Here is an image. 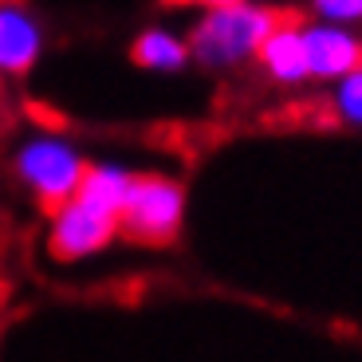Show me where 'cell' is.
Segmentation results:
<instances>
[{"instance_id":"6da1fadb","label":"cell","mask_w":362,"mask_h":362,"mask_svg":"<svg viewBox=\"0 0 362 362\" xmlns=\"http://www.w3.org/2000/svg\"><path fill=\"white\" fill-rule=\"evenodd\" d=\"M284 20V12L268 0H233V4H209L197 8L189 32V59L193 67L213 75H233L256 64L264 36Z\"/></svg>"},{"instance_id":"7a4b0ae2","label":"cell","mask_w":362,"mask_h":362,"mask_svg":"<svg viewBox=\"0 0 362 362\" xmlns=\"http://www.w3.org/2000/svg\"><path fill=\"white\" fill-rule=\"evenodd\" d=\"M8 165L16 185L40 209H55L59 201L79 193L90 158L83 154V146L75 138L59 134V130H28L12 146Z\"/></svg>"},{"instance_id":"3957f363","label":"cell","mask_w":362,"mask_h":362,"mask_svg":"<svg viewBox=\"0 0 362 362\" xmlns=\"http://www.w3.org/2000/svg\"><path fill=\"white\" fill-rule=\"evenodd\" d=\"M47 256L59 264H83L103 256L118 236H122V217L118 209L95 201L90 193H75V197L59 201L47 209Z\"/></svg>"},{"instance_id":"277c9868","label":"cell","mask_w":362,"mask_h":362,"mask_svg":"<svg viewBox=\"0 0 362 362\" xmlns=\"http://www.w3.org/2000/svg\"><path fill=\"white\" fill-rule=\"evenodd\" d=\"M185 213H189V193L173 173H138L122 205V236L146 248H165L181 236Z\"/></svg>"},{"instance_id":"5b68a950","label":"cell","mask_w":362,"mask_h":362,"mask_svg":"<svg viewBox=\"0 0 362 362\" xmlns=\"http://www.w3.org/2000/svg\"><path fill=\"white\" fill-rule=\"evenodd\" d=\"M47 47V28L24 0H0V79L16 83L36 71Z\"/></svg>"},{"instance_id":"8992f818","label":"cell","mask_w":362,"mask_h":362,"mask_svg":"<svg viewBox=\"0 0 362 362\" xmlns=\"http://www.w3.org/2000/svg\"><path fill=\"white\" fill-rule=\"evenodd\" d=\"M303 47H308L311 83H331L362 64V28L308 16L303 20Z\"/></svg>"},{"instance_id":"52a82bcc","label":"cell","mask_w":362,"mask_h":362,"mask_svg":"<svg viewBox=\"0 0 362 362\" xmlns=\"http://www.w3.org/2000/svg\"><path fill=\"white\" fill-rule=\"evenodd\" d=\"M256 67L276 87H308L311 71H308V47H303V20L284 16L272 28L260 52H256Z\"/></svg>"},{"instance_id":"ba28073f","label":"cell","mask_w":362,"mask_h":362,"mask_svg":"<svg viewBox=\"0 0 362 362\" xmlns=\"http://www.w3.org/2000/svg\"><path fill=\"white\" fill-rule=\"evenodd\" d=\"M130 59L150 75H177L185 67H193L189 40H185V32H177L170 24L142 28L134 36V44H130Z\"/></svg>"},{"instance_id":"9c48e42d","label":"cell","mask_w":362,"mask_h":362,"mask_svg":"<svg viewBox=\"0 0 362 362\" xmlns=\"http://www.w3.org/2000/svg\"><path fill=\"white\" fill-rule=\"evenodd\" d=\"M134 181H138V173L130 170V165H122V162H90L79 189L90 193L95 201H103V205L118 209V217H122V205H127Z\"/></svg>"},{"instance_id":"30bf717a","label":"cell","mask_w":362,"mask_h":362,"mask_svg":"<svg viewBox=\"0 0 362 362\" xmlns=\"http://www.w3.org/2000/svg\"><path fill=\"white\" fill-rule=\"evenodd\" d=\"M323 107H327V118H331L335 127L358 130V134H362V64L327 83Z\"/></svg>"},{"instance_id":"8fae6325","label":"cell","mask_w":362,"mask_h":362,"mask_svg":"<svg viewBox=\"0 0 362 362\" xmlns=\"http://www.w3.org/2000/svg\"><path fill=\"white\" fill-rule=\"evenodd\" d=\"M311 20H331V24L362 28V0H303Z\"/></svg>"},{"instance_id":"7c38bea8","label":"cell","mask_w":362,"mask_h":362,"mask_svg":"<svg viewBox=\"0 0 362 362\" xmlns=\"http://www.w3.org/2000/svg\"><path fill=\"white\" fill-rule=\"evenodd\" d=\"M193 8H209V4H233V0H189Z\"/></svg>"},{"instance_id":"4fadbf2b","label":"cell","mask_w":362,"mask_h":362,"mask_svg":"<svg viewBox=\"0 0 362 362\" xmlns=\"http://www.w3.org/2000/svg\"><path fill=\"white\" fill-rule=\"evenodd\" d=\"M165 4H189V0H165Z\"/></svg>"}]
</instances>
